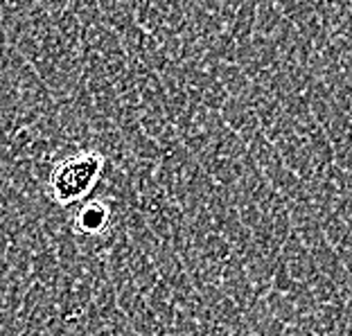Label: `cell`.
I'll list each match as a JSON object with an SVG mask.
<instances>
[{"label":"cell","instance_id":"2","mask_svg":"<svg viewBox=\"0 0 352 336\" xmlns=\"http://www.w3.org/2000/svg\"><path fill=\"white\" fill-rule=\"evenodd\" d=\"M221 120L223 124L230 126L239 138H242L246 145L262 131L260 126V120L255 115V111L249 107V102L244 100H237V98H228V102L221 107Z\"/></svg>","mask_w":352,"mask_h":336},{"label":"cell","instance_id":"4","mask_svg":"<svg viewBox=\"0 0 352 336\" xmlns=\"http://www.w3.org/2000/svg\"><path fill=\"white\" fill-rule=\"evenodd\" d=\"M145 298H147V305L156 314L158 321H161L167 330H172V323H174V316H176V300H174V293H172L170 287L161 280V282H158L154 289L145 295Z\"/></svg>","mask_w":352,"mask_h":336},{"label":"cell","instance_id":"1","mask_svg":"<svg viewBox=\"0 0 352 336\" xmlns=\"http://www.w3.org/2000/svg\"><path fill=\"white\" fill-rule=\"evenodd\" d=\"M107 158L98 149H79L54 161L45 194L59 205H75L88 199L104 176Z\"/></svg>","mask_w":352,"mask_h":336},{"label":"cell","instance_id":"3","mask_svg":"<svg viewBox=\"0 0 352 336\" xmlns=\"http://www.w3.org/2000/svg\"><path fill=\"white\" fill-rule=\"evenodd\" d=\"M126 264H129V276L133 280L135 289H138L142 295H147L158 282H161V276H158L154 260H151L145 251L135 249L133 244L129 246V258H126Z\"/></svg>","mask_w":352,"mask_h":336},{"label":"cell","instance_id":"6","mask_svg":"<svg viewBox=\"0 0 352 336\" xmlns=\"http://www.w3.org/2000/svg\"><path fill=\"white\" fill-rule=\"evenodd\" d=\"M283 21H285V16H283V12H280L276 0H255V27H253V34L271 38Z\"/></svg>","mask_w":352,"mask_h":336},{"label":"cell","instance_id":"5","mask_svg":"<svg viewBox=\"0 0 352 336\" xmlns=\"http://www.w3.org/2000/svg\"><path fill=\"white\" fill-rule=\"evenodd\" d=\"M253 27H255V0H244L237 7V12L230 16V21H226V32L239 45L253 36Z\"/></svg>","mask_w":352,"mask_h":336}]
</instances>
